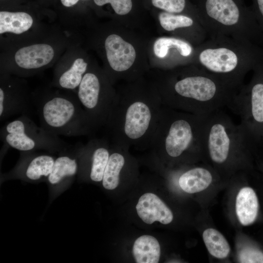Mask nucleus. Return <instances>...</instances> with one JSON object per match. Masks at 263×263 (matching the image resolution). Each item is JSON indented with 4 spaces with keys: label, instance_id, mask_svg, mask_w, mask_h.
I'll use <instances>...</instances> for the list:
<instances>
[{
    "label": "nucleus",
    "instance_id": "2",
    "mask_svg": "<svg viewBox=\"0 0 263 263\" xmlns=\"http://www.w3.org/2000/svg\"><path fill=\"white\" fill-rule=\"evenodd\" d=\"M163 106L150 147L172 159L202 151L205 116Z\"/></svg>",
    "mask_w": 263,
    "mask_h": 263
},
{
    "label": "nucleus",
    "instance_id": "16",
    "mask_svg": "<svg viewBox=\"0 0 263 263\" xmlns=\"http://www.w3.org/2000/svg\"><path fill=\"white\" fill-rule=\"evenodd\" d=\"M199 60L208 70L219 74L232 73L238 63L236 54L226 48L205 49L200 53Z\"/></svg>",
    "mask_w": 263,
    "mask_h": 263
},
{
    "label": "nucleus",
    "instance_id": "5",
    "mask_svg": "<svg viewBox=\"0 0 263 263\" xmlns=\"http://www.w3.org/2000/svg\"><path fill=\"white\" fill-rule=\"evenodd\" d=\"M251 144L241 124H235L222 109L206 115L202 136V151L207 152L215 164L225 163L234 150Z\"/></svg>",
    "mask_w": 263,
    "mask_h": 263
},
{
    "label": "nucleus",
    "instance_id": "30",
    "mask_svg": "<svg viewBox=\"0 0 263 263\" xmlns=\"http://www.w3.org/2000/svg\"><path fill=\"white\" fill-rule=\"evenodd\" d=\"M79 0H60L61 3L65 7H71L74 6L76 4Z\"/></svg>",
    "mask_w": 263,
    "mask_h": 263
},
{
    "label": "nucleus",
    "instance_id": "25",
    "mask_svg": "<svg viewBox=\"0 0 263 263\" xmlns=\"http://www.w3.org/2000/svg\"><path fill=\"white\" fill-rule=\"evenodd\" d=\"M158 19L161 26L168 31H173L178 28L189 27L193 23L192 19L190 17L165 11L159 14Z\"/></svg>",
    "mask_w": 263,
    "mask_h": 263
},
{
    "label": "nucleus",
    "instance_id": "23",
    "mask_svg": "<svg viewBox=\"0 0 263 263\" xmlns=\"http://www.w3.org/2000/svg\"><path fill=\"white\" fill-rule=\"evenodd\" d=\"M203 239L209 253L218 259L226 258L230 252V246L225 237L217 230L209 228L203 233Z\"/></svg>",
    "mask_w": 263,
    "mask_h": 263
},
{
    "label": "nucleus",
    "instance_id": "20",
    "mask_svg": "<svg viewBox=\"0 0 263 263\" xmlns=\"http://www.w3.org/2000/svg\"><path fill=\"white\" fill-rule=\"evenodd\" d=\"M212 175L208 169L196 167L184 172L179 178L181 188L188 193H195L206 189L212 181Z\"/></svg>",
    "mask_w": 263,
    "mask_h": 263
},
{
    "label": "nucleus",
    "instance_id": "21",
    "mask_svg": "<svg viewBox=\"0 0 263 263\" xmlns=\"http://www.w3.org/2000/svg\"><path fill=\"white\" fill-rule=\"evenodd\" d=\"M160 253L159 242L152 236L142 235L134 243L132 254L137 263H157Z\"/></svg>",
    "mask_w": 263,
    "mask_h": 263
},
{
    "label": "nucleus",
    "instance_id": "8",
    "mask_svg": "<svg viewBox=\"0 0 263 263\" xmlns=\"http://www.w3.org/2000/svg\"><path fill=\"white\" fill-rule=\"evenodd\" d=\"M34 109L32 96L25 82L3 74L0 87V120L3 121L16 114L31 117Z\"/></svg>",
    "mask_w": 263,
    "mask_h": 263
},
{
    "label": "nucleus",
    "instance_id": "1",
    "mask_svg": "<svg viewBox=\"0 0 263 263\" xmlns=\"http://www.w3.org/2000/svg\"><path fill=\"white\" fill-rule=\"evenodd\" d=\"M163 106L159 94L151 92L115 94L104 127L105 136L127 149L150 147Z\"/></svg>",
    "mask_w": 263,
    "mask_h": 263
},
{
    "label": "nucleus",
    "instance_id": "4",
    "mask_svg": "<svg viewBox=\"0 0 263 263\" xmlns=\"http://www.w3.org/2000/svg\"><path fill=\"white\" fill-rule=\"evenodd\" d=\"M32 98L40 126L50 132L67 136L94 132L77 96L47 91L36 94Z\"/></svg>",
    "mask_w": 263,
    "mask_h": 263
},
{
    "label": "nucleus",
    "instance_id": "7",
    "mask_svg": "<svg viewBox=\"0 0 263 263\" xmlns=\"http://www.w3.org/2000/svg\"><path fill=\"white\" fill-rule=\"evenodd\" d=\"M101 75L87 71L77 89V97L83 108L93 132L104 127L115 94Z\"/></svg>",
    "mask_w": 263,
    "mask_h": 263
},
{
    "label": "nucleus",
    "instance_id": "15",
    "mask_svg": "<svg viewBox=\"0 0 263 263\" xmlns=\"http://www.w3.org/2000/svg\"><path fill=\"white\" fill-rule=\"evenodd\" d=\"M136 209L139 217L147 224L157 221L167 225L173 218L171 210L156 194L152 193H145L140 197Z\"/></svg>",
    "mask_w": 263,
    "mask_h": 263
},
{
    "label": "nucleus",
    "instance_id": "6",
    "mask_svg": "<svg viewBox=\"0 0 263 263\" xmlns=\"http://www.w3.org/2000/svg\"><path fill=\"white\" fill-rule=\"evenodd\" d=\"M0 135L3 144L19 151L43 149L60 152L70 146L57 135L37 125L26 115L6 123L0 129Z\"/></svg>",
    "mask_w": 263,
    "mask_h": 263
},
{
    "label": "nucleus",
    "instance_id": "14",
    "mask_svg": "<svg viewBox=\"0 0 263 263\" xmlns=\"http://www.w3.org/2000/svg\"><path fill=\"white\" fill-rule=\"evenodd\" d=\"M201 8L208 17L226 26L236 24L245 10L240 0H201Z\"/></svg>",
    "mask_w": 263,
    "mask_h": 263
},
{
    "label": "nucleus",
    "instance_id": "13",
    "mask_svg": "<svg viewBox=\"0 0 263 263\" xmlns=\"http://www.w3.org/2000/svg\"><path fill=\"white\" fill-rule=\"evenodd\" d=\"M84 145L77 143L60 151L55 159L52 170L47 179L52 185L58 184L75 176L79 170V160Z\"/></svg>",
    "mask_w": 263,
    "mask_h": 263
},
{
    "label": "nucleus",
    "instance_id": "9",
    "mask_svg": "<svg viewBox=\"0 0 263 263\" xmlns=\"http://www.w3.org/2000/svg\"><path fill=\"white\" fill-rule=\"evenodd\" d=\"M55 54L54 48L46 43L23 47L15 54V67L10 72L24 76L36 73L51 63Z\"/></svg>",
    "mask_w": 263,
    "mask_h": 263
},
{
    "label": "nucleus",
    "instance_id": "10",
    "mask_svg": "<svg viewBox=\"0 0 263 263\" xmlns=\"http://www.w3.org/2000/svg\"><path fill=\"white\" fill-rule=\"evenodd\" d=\"M110 152L111 143L105 136L91 139L84 145L79 169L89 165L87 169L91 180L96 182L102 181Z\"/></svg>",
    "mask_w": 263,
    "mask_h": 263
},
{
    "label": "nucleus",
    "instance_id": "11",
    "mask_svg": "<svg viewBox=\"0 0 263 263\" xmlns=\"http://www.w3.org/2000/svg\"><path fill=\"white\" fill-rule=\"evenodd\" d=\"M34 151H20L21 158L13 173L30 181L48 178L56 159L52 155L35 153Z\"/></svg>",
    "mask_w": 263,
    "mask_h": 263
},
{
    "label": "nucleus",
    "instance_id": "18",
    "mask_svg": "<svg viewBox=\"0 0 263 263\" xmlns=\"http://www.w3.org/2000/svg\"><path fill=\"white\" fill-rule=\"evenodd\" d=\"M236 212L243 225L252 224L256 220L259 207L255 191L250 187H244L239 191L236 199Z\"/></svg>",
    "mask_w": 263,
    "mask_h": 263
},
{
    "label": "nucleus",
    "instance_id": "24",
    "mask_svg": "<svg viewBox=\"0 0 263 263\" xmlns=\"http://www.w3.org/2000/svg\"><path fill=\"white\" fill-rule=\"evenodd\" d=\"M173 48L177 49L181 55L187 56L190 55L192 48L187 42L173 38H160L154 42L153 51L158 57L163 58L168 53L169 49Z\"/></svg>",
    "mask_w": 263,
    "mask_h": 263
},
{
    "label": "nucleus",
    "instance_id": "17",
    "mask_svg": "<svg viewBox=\"0 0 263 263\" xmlns=\"http://www.w3.org/2000/svg\"><path fill=\"white\" fill-rule=\"evenodd\" d=\"M87 67L88 63L84 59L76 58L69 67L56 71L53 85L67 90L77 89Z\"/></svg>",
    "mask_w": 263,
    "mask_h": 263
},
{
    "label": "nucleus",
    "instance_id": "22",
    "mask_svg": "<svg viewBox=\"0 0 263 263\" xmlns=\"http://www.w3.org/2000/svg\"><path fill=\"white\" fill-rule=\"evenodd\" d=\"M33 18L23 12H0V34H21L28 31L33 24Z\"/></svg>",
    "mask_w": 263,
    "mask_h": 263
},
{
    "label": "nucleus",
    "instance_id": "26",
    "mask_svg": "<svg viewBox=\"0 0 263 263\" xmlns=\"http://www.w3.org/2000/svg\"><path fill=\"white\" fill-rule=\"evenodd\" d=\"M152 4L165 12L180 13L186 8V0H151Z\"/></svg>",
    "mask_w": 263,
    "mask_h": 263
},
{
    "label": "nucleus",
    "instance_id": "29",
    "mask_svg": "<svg viewBox=\"0 0 263 263\" xmlns=\"http://www.w3.org/2000/svg\"><path fill=\"white\" fill-rule=\"evenodd\" d=\"M256 11L263 18V0H253Z\"/></svg>",
    "mask_w": 263,
    "mask_h": 263
},
{
    "label": "nucleus",
    "instance_id": "12",
    "mask_svg": "<svg viewBox=\"0 0 263 263\" xmlns=\"http://www.w3.org/2000/svg\"><path fill=\"white\" fill-rule=\"evenodd\" d=\"M107 58L111 68L115 72H124L133 64L136 52L133 46L120 36L111 34L105 41Z\"/></svg>",
    "mask_w": 263,
    "mask_h": 263
},
{
    "label": "nucleus",
    "instance_id": "3",
    "mask_svg": "<svg viewBox=\"0 0 263 263\" xmlns=\"http://www.w3.org/2000/svg\"><path fill=\"white\" fill-rule=\"evenodd\" d=\"M159 94L163 106L202 116L229 107L235 95L203 75L183 77L173 83L171 90Z\"/></svg>",
    "mask_w": 263,
    "mask_h": 263
},
{
    "label": "nucleus",
    "instance_id": "19",
    "mask_svg": "<svg viewBox=\"0 0 263 263\" xmlns=\"http://www.w3.org/2000/svg\"><path fill=\"white\" fill-rule=\"evenodd\" d=\"M126 148L111 143V152L102 179L103 187L108 190L115 189L119 183L120 173L126 163L124 152Z\"/></svg>",
    "mask_w": 263,
    "mask_h": 263
},
{
    "label": "nucleus",
    "instance_id": "28",
    "mask_svg": "<svg viewBox=\"0 0 263 263\" xmlns=\"http://www.w3.org/2000/svg\"><path fill=\"white\" fill-rule=\"evenodd\" d=\"M238 259L243 263H263V252L252 247H245L239 252Z\"/></svg>",
    "mask_w": 263,
    "mask_h": 263
},
{
    "label": "nucleus",
    "instance_id": "27",
    "mask_svg": "<svg viewBox=\"0 0 263 263\" xmlns=\"http://www.w3.org/2000/svg\"><path fill=\"white\" fill-rule=\"evenodd\" d=\"M98 6L110 4L114 11L118 15H125L128 14L132 7V0H94Z\"/></svg>",
    "mask_w": 263,
    "mask_h": 263
}]
</instances>
